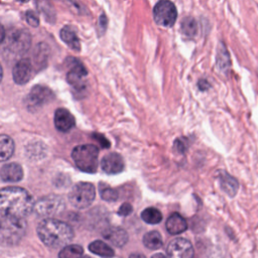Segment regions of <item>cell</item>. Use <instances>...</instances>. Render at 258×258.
Segmentation results:
<instances>
[{"mask_svg":"<svg viewBox=\"0 0 258 258\" xmlns=\"http://www.w3.org/2000/svg\"><path fill=\"white\" fill-rule=\"evenodd\" d=\"M34 201L30 194L18 186L0 189V216L24 219L32 211Z\"/></svg>","mask_w":258,"mask_h":258,"instance_id":"obj_1","label":"cell"},{"mask_svg":"<svg viewBox=\"0 0 258 258\" xmlns=\"http://www.w3.org/2000/svg\"><path fill=\"white\" fill-rule=\"evenodd\" d=\"M37 235L47 247L58 249L67 246L73 240L74 231L69 224L47 218L38 224Z\"/></svg>","mask_w":258,"mask_h":258,"instance_id":"obj_2","label":"cell"},{"mask_svg":"<svg viewBox=\"0 0 258 258\" xmlns=\"http://www.w3.org/2000/svg\"><path fill=\"white\" fill-rule=\"evenodd\" d=\"M26 231L24 219L2 217L0 219V244L13 246L20 242Z\"/></svg>","mask_w":258,"mask_h":258,"instance_id":"obj_3","label":"cell"},{"mask_svg":"<svg viewBox=\"0 0 258 258\" xmlns=\"http://www.w3.org/2000/svg\"><path fill=\"white\" fill-rule=\"evenodd\" d=\"M99 149L93 144H83L76 146L72 152V157L79 169L88 173H94L98 168Z\"/></svg>","mask_w":258,"mask_h":258,"instance_id":"obj_4","label":"cell"},{"mask_svg":"<svg viewBox=\"0 0 258 258\" xmlns=\"http://www.w3.org/2000/svg\"><path fill=\"white\" fill-rule=\"evenodd\" d=\"M4 48L8 54L19 55L28 50L31 44V36L25 29H13L5 35Z\"/></svg>","mask_w":258,"mask_h":258,"instance_id":"obj_5","label":"cell"},{"mask_svg":"<svg viewBox=\"0 0 258 258\" xmlns=\"http://www.w3.org/2000/svg\"><path fill=\"white\" fill-rule=\"evenodd\" d=\"M96 196L95 186L90 182L76 183L69 194L70 203L77 209H85L91 206Z\"/></svg>","mask_w":258,"mask_h":258,"instance_id":"obj_6","label":"cell"},{"mask_svg":"<svg viewBox=\"0 0 258 258\" xmlns=\"http://www.w3.org/2000/svg\"><path fill=\"white\" fill-rule=\"evenodd\" d=\"M177 18L175 5L169 0H159L153 8V19L162 27H171Z\"/></svg>","mask_w":258,"mask_h":258,"instance_id":"obj_7","label":"cell"},{"mask_svg":"<svg viewBox=\"0 0 258 258\" xmlns=\"http://www.w3.org/2000/svg\"><path fill=\"white\" fill-rule=\"evenodd\" d=\"M64 206L66 204L61 197L56 195H49L34 203L33 211L40 217L50 218L61 213L64 209Z\"/></svg>","mask_w":258,"mask_h":258,"instance_id":"obj_8","label":"cell"},{"mask_svg":"<svg viewBox=\"0 0 258 258\" xmlns=\"http://www.w3.org/2000/svg\"><path fill=\"white\" fill-rule=\"evenodd\" d=\"M54 99L52 91L41 85L34 86L25 99V105L30 111H35L42 106L50 103Z\"/></svg>","mask_w":258,"mask_h":258,"instance_id":"obj_9","label":"cell"},{"mask_svg":"<svg viewBox=\"0 0 258 258\" xmlns=\"http://www.w3.org/2000/svg\"><path fill=\"white\" fill-rule=\"evenodd\" d=\"M88 71L79 60L73 59L70 70L67 74L68 83L77 91H84L87 87Z\"/></svg>","mask_w":258,"mask_h":258,"instance_id":"obj_10","label":"cell"},{"mask_svg":"<svg viewBox=\"0 0 258 258\" xmlns=\"http://www.w3.org/2000/svg\"><path fill=\"white\" fill-rule=\"evenodd\" d=\"M191 243L184 238H175L167 246V258H194Z\"/></svg>","mask_w":258,"mask_h":258,"instance_id":"obj_11","label":"cell"},{"mask_svg":"<svg viewBox=\"0 0 258 258\" xmlns=\"http://www.w3.org/2000/svg\"><path fill=\"white\" fill-rule=\"evenodd\" d=\"M13 81L18 85H24L29 82L32 77V63L29 58H21L18 60L12 71Z\"/></svg>","mask_w":258,"mask_h":258,"instance_id":"obj_12","label":"cell"},{"mask_svg":"<svg viewBox=\"0 0 258 258\" xmlns=\"http://www.w3.org/2000/svg\"><path fill=\"white\" fill-rule=\"evenodd\" d=\"M101 167L103 171L108 174H117L124 170L125 163L123 157L119 153L111 152L102 158Z\"/></svg>","mask_w":258,"mask_h":258,"instance_id":"obj_13","label":"cell"},{"mask_svg":"<svg viewBox=\"0 0 258 258\" xmlns=\"http://www.w3.org/2000/svg\"><path fill=\"white\" fill-rule=\"evenodd\" d=\"M216 68L221 74L227 75L231 69L230 53L223 40L219 41L216 52Z\"/></svg>","mask_w":258,"mask_h":258,"instance_id":"obj_14","label":"cell"},{"mask_svg":"<svg viewBox=\"0 0 258 258\" xmlns=\"http://www.w3.org/2000/svg\"><path fill=\"white\" fill-rule=\"evenodd\" d=\"M54 125L58 131L67 132L75 126V117L69 110L59 108L54 113Z\"/></svg>","mask_w":258,"mask_h":258,"instance_id":"obj_15","label":"cell"},{"mask_svg":"<svg viewBox=\"0 0 258 258\" xmlns=\"http://www.w3.org/2000/svg\"><path fill=\"white\" fill-rule=\"evenodd\" d=\"M0 177L6 182H17L23 178V169L18 163H7L0 169Z\"/></svg>","mask_w":258,"mask_h":258,"instance_id":"obj_16","label":"cell"},{"mask_svg":"<svg viewBox=\"0 0 258 258\" xmlns=\"http://www.w3.org/2000/svg\"><path fill=\"white\" fill-rule=\"evenodd\" d=\"M103 237L117 247H122L128 242V233L120 227H109L105 229Z\"/></svg>","mask_w":258,"mask_h":258,"instance_id":"obj_17","label":"cell"},{"mask_svg":"<svg viewBox=\"0 0 258 258\" xmlns=\"http://www.w3.org/2000/svg\"><path fill=\"white\" fill-rule=\"evenodd\" d=\"M219 181H220V186L222 190L225 194H227L229 197L233 198L237 195L239 183L235 177H233L232 175H230L225 171H221L219 173Z\"/></svg>","mask_w":258,"mask_h":258,"instance_id":"obj_18","label":"cell"},{"mask_svg":"<svg viewBox=\"0 0 258 258\" xmlns=\"http://www.w3.org/2000/svg\"><path fill=\"white\" fill-rule=\"evenodd\" d=\"M166 230L171 235H177L187 229V223L183 217L177 213H173L168 217L165 223Z\"/></svg>","mask_w":258,"mask_h":258,"instance_id":"obj_19","label":"cell"},{"mask_svg":"<svg viewBox=\"0 0 258 258\" xmlns=\"http://www.w3.org/2000/svg\"><path fill=\"white\" fill-rule=\"evenodd\" d=\"M60 38L61 40L73 50L75 51H80L81 50V42L80 39L74 30L72 26H64L60 30Z\"/></svg>","mask_w":258,"mask_h":258,"instance_id":"obj_20","label":"cell"},{"mask_svg":"<svg viewBox=\"0 0 258 258\" xmlns=\"http://www.w3.org/2000/svg\"><path fill=\"white\" fill-rule=\"evenodd\" d=\"M180 32L186 38H195L198 34V22L191 16H186L181 20Z\"/></svg>","mask_w":258,"mask_h":258,"instance_id":"obj_21","label":"cell"},{"mask_svg":"<svg viewBox=\"0 0 258 258\" xmlns=\"http://www.w3.org/2000/svg\"><path fill=\"white\" fill-rule=\"evenodd\" d=\"M14 152L13 140L5 134L0 135V161L9 159Z\"/></svg>","mask_w":258,"mask_h":258,"instance_id":"obj_22","label":"cell"},{"mask_svg":"<svg viewBox=\"0 0 258 258\" xmlns=\"http://www.w3.org/2000/svg\"><path fill=\"white\" fill-rule=\"evenodd\" d=\"M89 250L103 258H111L114 256V250L101 240H96L89 245Z\"/></svg>","mask_w":258,"mask_h":258,"instance_id":"obj_23","label":"cell"},{"mask_svg":"<svg viewBox=\"0 0 258 258\" xmlns=\"http://www.w3.org/2000/svg\"><path fill=\"white\" fill-rule=\"evenodd\" d=\"M143 244L150 250H157L162 247L163 241L159 232L151 231L143 236Z\"/></svg>","mask_w":258,"mask_h":258,"instance_id":"obj_24","label":"cell"},{"mask_svg":"<svg viewBox=\"0 0 258 258\" xmlns=\"http://www.w3.org/2000/svg\"><path fill=\"white\" fill-rule=\"evenodd\" d=\"M141 219L150 225H155L161 222L162 215L159 210L155 208H146L141 212Z\"/></svg>","mask_w":258,"mask_h":258,"instance_id":"obj_25","label":"cell"},{"mask_svg":"<svg viewBox=\"0 0 258 258\" xmlns=\"http://www.w3.org/2000/svg\"><path fill=\"white\" fill-rule=\"evenodd\" d=\"M83 248L80 245H68L61 248L58 258H81L83 256Z\"/></svg>","mask_w":258,"mask_h":258,"instance_id":"obj_26","label":"cell"},{"mask_svg":"<svg viewBox=\"0 0 258 258\" xmlns=\"http://www.w3.org/2000/svg\"><path fill=\"white\" fill-rule=\"evenodd\" d=\"M100 195L107 202H115L118 200V191L112 187H103L100 189Z\"/></svg>","mask_w":258,"mask_h":258,"instance_id":"obj_27","label":"cell"},{"mask_svg":"<svg viewBox=\"0 0 258 258\" xmlns=\"http://www.w3.org/2000/svg\"><path fill=\"white\" fill-rule=\"evenodd\" d=\"M25 18H26V21L28 22L29 25H31L33 27L38 26V24H39V17H38V15L34 11H32V10L26 11Z\"/></svg>","mask_w":258,"mask_h":258,"instance_id":"obj_28","label":"cell"},{"mask_svg":"<svg viewBox=\"0 0 258 258\" xmlns=\"http://www.w3.org/2000/svg\"><path fill=\"white\" fill-rule=\"evenodd\" d=\"M107 26H108V19H107V16L103 13L102 15H100L99 20H98V32H99V35H102V34L105 33V31L107 29Z\"/></svg>","mask_w":258,"mask_h":258,"instance_id":"obj_29","label":"cell"},{"mask_svg":"<svg viewBox=\"0 0 258 258\" xmlns=\"http://www.w3.org/2000/svg\"><path fill=\"white\" fill-rule=\"evenodd\" d=\"M174 149L176 151H178L179 153H183L186 148H187V142L185 139L183 138H179V139H176L175 142H174V145H173Z\"/></svg>","mask_w":258,"mask_h":258,"instance_id":"obj_30","label":"cell"},{"mask_svg":"<svg viewBox=\"0 0 258 258\" xmlns=\"http://www.w3.org/2000/svg\"><path fill=\"white\" fill-rule=\"evenodd\" d=\"M133 211L132 206L129 203H124L118 210V214L120 216H129Z\"/></svg>","mask_w":258,"mask_h":258,"instance_id":"obj_31","label":"cell"},{"mask_svg":"<svg viewBox=\"0 0 258 258\" xmlns=\"http://www.w3.org/2000/svg\"><path fill=\"white\" fill-rule=\"evenodd\" d=\"M94 137H95L96 139H98V140H99V142L101 143V145H102L103 147H109V146H110L109 141H108L104 136L99 135V134H96V135H94Z\"/></svg>","mask_w":258,"mask_h":258,"instance_id":"obj_32","label":"cell"},{"mask_svg":"<svg viewBox=\"0 0 258 258\" xmlns=\"http://www.w3.org/2000/svg\"><path fill=\"white\" fill-rule=\"evenodd\" d=\"M198 86H199V88H200V90L201 91H205V90H208L210 87H211V85H210V83L207 81V80H200L199 82H198Z\"/></svg>","mask_w":258,"mask_h":258,"instance_id":"obj_33","label":"cell"},{"mask_svg":"<svg viewBox=\"0 0 258 258\" xmlns=\"http://www.w3.org/2000/svg\"><path fill=\"white\" fill-rule=\"evenodd\" d=\"M5 35H6V33H5V29H4L3 25L0 23V42H2V41L4 40Z\"/></svg>","mask_w":258,"mask_h":258,"instance_id":"obj_34","label":"cell"},{"mask_svg":"<svg viewBox=\"0 0 258 258\" xmlns=\"http://www.w3.org/2000/svg\"><path fill=\"white\" fill-rule=\"evenodd\" d=\"M129 258H146L143 254H140V253H132Z\"/></svg>","mask_w":258,"mask_h":258,"instance_id":"obj_35","label":"cell"},{"mask_svg":"<svg viewBox=\"0 0 258 258\" xmlns=\"http://www.w3.org/2000/svg\"><path fill=\"white\" fill-rule=\"evenodd\" d=\"M151 258H167V257L164 254H162V253H157V254L152 255Z\"/></svg>","mask_w":258,"mask_h":258,"instance_id":"obj_36","label":"cell"},{"mask_svg":"<svg viewBox=\"0 0 258 258\" xmlns=\"http://www.w3.org/2000/svg\"><path fill=\"white\" fill-rule=\"evenodd\" d=\"M2 77H3V70H2V67H1V64H0V83H1V81H2Z\"/></svg>","mask_w":258,"mask_h":258,"instance_id":"obj_37","label":"cell"},{"mask_svg":"<svg viewBox=\"0 0 258 258\" xmlns=\"http://www.w3.org/2000/svg\"><path fill=\"white\" fill-rule=\"evenodd\" d=\"M17 1H19V2H27L29 0H17Z\"/></svg>","mask_w":258,"mask_h":258,"instance_id":"obj_38","label":"cell"},{"mask_svg":"<svg viewBox=\"0 0 258 258\" xmlns=\"http://www.w3.org/2000/svg\"><path fill=\"white\" fill-rule=\"evenodd\" d=\"M81 258H92V257H90V256H82Z\"/></svg>","mask_w":258,"mask_h":258,"instance_id":"obj_39","label":"cell"}]
</instances>
